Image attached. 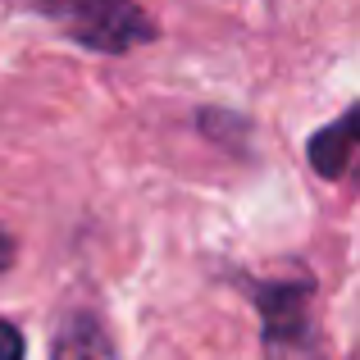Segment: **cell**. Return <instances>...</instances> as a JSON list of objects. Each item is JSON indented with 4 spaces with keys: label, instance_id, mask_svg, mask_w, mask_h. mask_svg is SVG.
<instances>
[{
    "label": "cell",
    "instance_id": "obj_1",
    "mask_svg": "<svg viewBox=\"0 0 360 360\" xmlns=\"http://www.w3.org/2000/svg\"><path fill=\"white\" fill-rule=\"evenodd\" d=\"M18 5L51 18L69 41L96 55H128L132 46L155 37V23L137 0H18Z\"/></svg>",
    "mask_w": 360,
    "mask_h": 360
},
{
    "label": "cell",
    "instance_id": "obj_2",
    "mask_svg": "<svg viewBox=\"0 0 360 360\" xmlns=\"http://www.w3.org/2000/svg\"><path fill=\"white\" fill-rule=\"evenodd\" d=\"M51 360H119V352H115L110 328L101 324L91 310H73L60 324V333H55Z\"/></svg>",
    "mask_w": 360,
    "mask_h": 360
},
{
    "label": "cell",
    "instance_id": "obj_3",
    "mask_svg": "<svg viewBox=\"0 0 360 360\" xmlns=\"http://www.w3.org/2000/svg\"><path fill=\"white\" fill-rule=\"evenodd\" d=\"M352 155H356V110H342L338 123H328L310 137V165L319 178H342L352 169Z\"/></svg>",
    "mask_w": 360,
    "mask_h": 360
},
{
    "label": "cell",
    "instance_id": "obj_4",
    "mask_svg": "<svg viewBox=\"0 0 360 360\" xmlns=\"http://www.w3.org/2000/svg\"><path fill=\"white\" fill-rule=\"evenodd\" d=\"M0 360H23V333L9 319H0Z\"/></svg>",
    "mask_w": 360,
    "mask_h": 360
},
{
    "label": "cell",
    "instance_id": "obj_5",
    "mask_svg": "<svg viewBox=\"0 0 360 360\" xmlns=\"http://www.w3.org/2000/svg\"><path fill=\"white\" fill-rule=\"evenodd\" d=\"M9 264H14V242H9V233L0 229V274H5Z\"/></svg>",
    "mask_w": 360,
    "mask_h": 360
}]
</instances>
